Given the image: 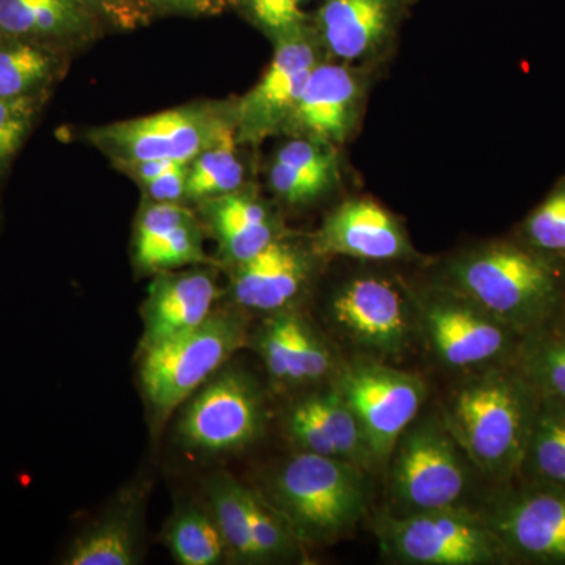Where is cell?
Masks as SVG:
<instances>
[{
  "instance_id": "6da1fadb",
  "label": "cell",
  "mask_w": 565,
  "mask_h": 565,
  "mask_svg": "<svg viewBox=\"0 0 565 565\" xmlns=\"http://www.w3.org/2000/svg\"><path fill=\"white\" fill-rule=\"evenodd\" d=\"M539 399L515 360L463 382L449 396L444 419L475 470L509 486L520 478Z\"/></svg>"
},
{
  "instance_id": "7a4b0ae2",
  "label": "cell",
  "mask_w": 565,
  "mask_h": 565,
  "mask_svg": "<svg viewBox=\"0 0 565 565\" xmlns=\"http://www.w3.org/2000/svg\"><path fill=\"white\" fill-rule=\"evenodd\" d=\"M446 286L523 338L563 315L565 262L516 237L492 241L456 256Z\"/></svg>"
},
{
  "instance_id": "3957f363",
  "label": "cell",
  "mask_w": 565,
  "mask_h": 565,
  "mask_svg": "<svg viewBox=\"0 0 565 565\" xmlns=\"http://www.w3.org/2000/svg\"><path fill=\"white\" fill-rule=\"evenodd\" d=\"M267 501L297 541L332 544L352 533L366 514V479L343 460L300 451L275 471Z\"/></svg>"
},
{
  "instance_id": "277c9868",
  "label": "cell",
  "mask_w": 565,
  "mask_h": 565,
  "mask_svg": "<svg viewBox=\"0 0 565 565\" xmlns=\"http://www.w3.org/2000/svg\"><path fill=\"white\" fill-rule=\"evenodd\" d=\"M390 494L396 515L463 505L471 487L470 462L444 416L416 418L390 457Z\"/></svg>"
},
{
  "instance_id": "5b68a950",
  "label": "cell",
  "mask_w": 565,
  "mask_h": 565,
  "mask_svg": "<svg viewBox=\"0 0 565 565\" xmlns=\"http://www.w3.org/2000/svg\"><path fill=\"white\" fill-rule=\"evenodd\" d=\"M375 535L386 561L404 565H494L512 563L500 539L465 505L386 514L375 523Z\"/></svg>"
},
{
  "instance_id": "8992f818",
  "label": "cell",
  "mask_w": 565,
  "mask_h": 565,
  "mask_svg": "<svg viewBox=\"0 0 565 565\" xmlns=\"http://www.w3.org/2000/svg\"><path fill=\"white\" fill-rule=\"evenodd\" d=\"M247 321L237 310L212 311L206 321L145 351L140 377L148 399L170 412L244 348Z\"/></svg>"
},
{
  "instance_id": "52a82bcc",
  "label": "cell",
  "mask_w": 565,
  "mask_h": 565,
  "mask_svg": "<svg viewBox=\"0 0 565 565\" xmlns=\"http://www.w3.org/2000/svg\"><path fill=\"white\" fill-rule=\"evenodd\" d=\"M418 330L449 370H487L515 362L523 338L473 300L444 286L414 299Z\"/></svg>"
},
{
  "instance_id": "ba28073f",
  "label": "cell",
  "mask_w": 565,
  "mask_h": 565,
  "mask_svg": "<svg viewBox=\"0 0 565 565\" xmlns=\"http://www.w3.org/2000/svg\"><path fill=\"white\" fill-rule=\"evenodd\" d=\"M232 128L233 109L191 104L99 126L87 137L115 166L150 159L191 163Z\"/></svg>"
},
{
  "instance_id": "9c48e42d",
  "label": "cell",
  "mask_w": 565,
  "mask_h": 565,
  "mask_svg": "<svg viewBox=\"0 0 565 565\" xmlns=\"http://www.w3.org/2000/svg\"><path fill=\"white\" fill-rule=\"evenodd\" d=\"M334 388L355 415L375 465L388 462L394 446L418 418L427 394L419 375L382 360L348 364L338 373Z\"/></svg>"
},
{
  "instance_id": "30bf717a",
  "label": "cell",
  "mask_w": 565,
  "mask_h": 565,
  "mask_svg": "<svg viewBox=\"0 0 565 565\" xmlns=\"http://www.w3.org/2000/svg\"><path fill=\"white\" fill-rule=\"evenodd\" d=\"M334 326L356 349L375 356L403 355L418 329L415 303L390 278L359 277L334 294Z\"/></svg>"
},
{
  "instance_id": "8fae6325",
  "label": "cell",
  "mask_w": 565,
  "mask_h": 565,
  "mask_svg": "<svg viewBox=\"0 0 565 565\" xmlns=\"http://www.w3.org/2000/svg\"><path fill=\"white\" fill-rule=\"evenodd\" d=\"M264 423L258 385L244 371L228 370L193 397L182 415L180 435L199 451H239L262 435Z\"/></svg>"
},
{
  "instance_id": "7c38bea8",
  "label": "cell",
  "mask_w": 565,
  "mask_h": 565,
  "mask_svg": "<svg viewBox=\"0 0 565 565\" xmlns=\"http://www.w3.org/2000/svg\"><path fill=\"white\" fill-rule=\"evenodd\" d=\"M482 515L512 563L565 564V490L509 484Z\"/></svg>"
},
{
  "instance_id": "4fadbf2b",
  "label": "cell",
  "mask_w": 565,
  "mask_h": 565,
  "mask_svg": "<svg viewBox=\"0 0 565 565\" xmlns=\"http://www.w3.org/2000/svg\"><path fill=\"white\" fill-rule=\"evenodd\" d=\"M318 63V50L302 31L278 39L262 79L233 107L237 140L258 145L281 134Z\"/></svg>"
},
{
  "instance_id": "5bb4252c",
  "label": "cell",
  "mask_w": 565,
  "mask_h": 565,
  "mask_svg": "<svg viewBox=\"0 0 565 565\" xmlns=\"http://www.w3.org/2000/svg\"><path fill=\"white\" fill-rule=\"evenodd\" d=\"M313 252L362 262H399L416 255L401 222L370 199L345 200L330 212L316 234Z\"/></svg>"
},
{
  "instance_id": "9a60e30c",
  "label": "cell",
  "mask_w": 565,
  "mask_h": 565,
  "mask_svg": "<svg viewBox=\"0 0 565 565\" xmlns=\"http://www.w3.org/2000/svg\"><path fill=\"white\" fill-rule=\"evenodd\" d=\"M360 103L362 85L355 73L340 63L319 62L281 134L332 147L343 143L359 118Z\"/></svg>"
},
{
  "instance_id": "2e32d148",
  "label": "cell",
  "mask_w": 565,
  "mask_h": 565,
  "mask_svg": "<svg viewBox=\"0 0 565 565\" xmlns=\"http://www.w3.org/2000/svg\"><path fill=\"white\" fill-rule=\"evenodd\" d=\"M311 269L310 255L280 236L258 255L233 266V300L245 310L278 313L303 292Z\"/></svg>"
},
{
  "instance_id": "e0dca14e",
  "label": "cell",
  "mask_w": 565,
  "mask_h": 565,
  "mask_svg": "<svg viewBox=\"0 0 565 565\" xmlns=\"http://www.w3.org/2000/svg\"><path fill=\"white\" fill-rule=\"evenodd\" d=\"M217 297V282L210 273L162 270L143 305V351L206 321Z\"/></svg>"
},
{
  "instance_id": "ac0fdd59",
  "label": "cell",
  "mask_w": 565,
  "mask_h": 565,
  "mask_svg": "<svg viewBox=\"0 0 565 565\" xmlns=\"http://www.w3.org/2000/svg\"><path fill=\"white\" fill-rule=\"evenodd\" d=\"M202 204L203 215L226 263L247 262L281 236L280 225L252 188H241Z\"/></svg>"
},
{
  "instance_id": "d6986e66",
  "label": "cell",
  "mask_w": 565,
  "mask_h": 565,
  "mask_svg": "<svg viewBox=\"0 0 565 565\" xmlns=\"http://www.w3.org/2000/svg\"><path fill=\"white\" fill-rule=\"evenodd\" d=\"M396 0H327L318 22L327 50L338 61L371 57L393 29Z\"/></svg>"
},
{
  "instance_id": "ffe728a7",
  "label": "cell",
  "mask_w": 565,
  "mask_h": 565,
  "mask_svg": "<svg viewBox=\"0 0 565 565\" xmlns=\"http://www.w3.org/2000/svg\"><path fill=\"white\" fill-rule=\"evenodd\" d=\"M258 348L274 381L308 384L318 362L319 341L302 316L288 310L274 313L259 333Z\"/></svg>"
},
{
  "instance_id": "44dd1931",
  "label": "cell",
  "mask_w": 565,
  "mask_h": 565,
  "mask_svg": "<svg viewBox=\"0 0 565 565\" xmlns=\"http://www.w3.org/2000/svg\"><path fill=\"white\" fill-rule=\"evenodd\" d=\"M79 0H0V35L46 44L84 32Z\"/></svg>"
},
{
  "instance_id": "7402d4cb",
  "label": "cell",
  "mask_w": 565,
  "mask_h": 565,
  "mask_svg": "<svg viewBox=\"0 0 565 565\" xmlns=\"http://www.w3.org/2000/svg\"><path fill=\"white\" fill-rule=\"evenodd\" d=\"M520 481L565 490V401L542 394Z\"/></svg>"
},
{
  "instance_id": "603a6c76",
  "label": "cell",
  "mask_w": 565,
  "mask_h": 565,
  "mask_svg": "<svg viewBox=\"0 0 565 565\" xmlns=\"http://www.w3.org/2000/svg\"><path fill=\"white\" fill-rule=\"evenodd\" d=\"M57 65L46 44L0 35V98L41 95Z\"/></svg>"
},
{
  "instance_id": "cb8c5ba5",
  "label": "cell",
  "mask_w": 565,
  "mask_h": 565,
  "mask_svg": "<svg viewBox=\"0 0 565 565\" xmlns=\"http://www.w3.org/2000/svg\"><path fill=\"white\" fill-rule=\"evenodd\" d=\"M516 364L539 393L565 401V319L563 316L523 337Z\"/></svg>"
},
{
  "instance_id": "d4e9b609",
  "label": "cell",
  "mask_w": 565,
  "mask_h": 565,
  "mask_svg": "<svg viewBox=\"0 0 565 565\" xmlns=\"http://www.w3.org/2000/svg\"><path fill=\"white\" fill-rule=\"evenodd\" d=\"M237 143L236 128L228 129L189 163L185 200L202 203L243 188L244 167L237 159Z\"/></svg>"
},
{
  "instance_id": "484cf974",
  "label": "cell",
  "mask_w": 565,
  "mask_h": 565,
  "mask_svg": "<svg viewBox=\"0 0 565 565\" xmlns=\"http://www.w3.org/2000/svg\"><path fill=\"white\" fill-rule=\"evenodd\" d=\"M308 399L313 405L337 459L351 463L362 471L373 468L375 465L373 455L367 448L360 424L334 385L327 392L315 394Z\"/></svg>"
},
{
  "instance_id": "4316f807",
  "label": "cell",
  "mask_w": 565,
  "mask_h": 565,
  "mask_svg": "<svg viewBox=\"0 0 565 565\" xmlns=\"http://www.w3.org/2000/svg\"><path fill=\"white\" fill-rule=\"evenodd\" d=\"M247 487L230 476H221L210 484L212 519L221 531L226 548L241 559L259 563L248 519Z\"/></svg>"
},
{
  "instance_id": "83f0119b",
  "label": "cell",
  "mask_w": 565,
  "mask_h": 565,
  "mask_svg": "<svg viewBox=\"0 0 565 565\" xmlns=\"http://www.w3.org/2000/svg\"><path fill=\"white\" fill-rule=\"evenodd\" d=\"M70 565H132L137 563L131 515L114 514L74 544Z\"/></svg>"
},
{
  "instance_id": "f1b7e54d",
  "label": "cell",
  "mask_w": 565,
  "mask_h": 565,
  "mask_svg": "<svg viewBox=\"0 0 565 565\" xmlns=\"http://www.w3.org/2000/svg\"><path fill=\"white\" fill-rule=\"evenodd\" d=\"M167 544L182 565L218 564L226 550L214 519L199 509H188L174 519Z\"/></svg>"
},
{
  "instance_id": "f546056e",
  "label": "cell",
  "mask_w": 565,
  "mask_h": 565,
  "mask_svg": "<svg viewBox=\"0 0 565 565\" xmlns=\"http://www.w3.org/2000/svg\"><path fill=\"white\" fill-rule=\"evenodd\" d=\"M515 237L534 250L565 262V174L523 218Z\"/></svg>"
},
{
  "instance_id": "4dcf8cb0",
  "label": "cell",
  "mask_w": 565,
  "mask_h": 565,
  "mask_svg": "<svg viewBox=\"0 0 565 565\" xmlns=\"http://www.w3.org/2000/svg\"><path fill=\"white\" fill-rule=\"evenodd\" d=\"M193 221H196L193 212L180 203L151 202L145 204L136 230V259L139 266H145L152 252L170 233Z\"/></svg>"
},
{
  "instance_id": "1f68e13d",
  "label": "cell",
  "mask_w": 565,
  "mask_h": 565,
  "mask_svg": "<svg viewBox=\"0 0 565 565\" xmlns=\"http://www.w3.org/2000/svg\"><path fill=\"white\" fill-rule=\"evenodd\" d=\"M41 103V95L0 98V178L28 139Z\"/></svg>"
},
{
  "instance_id": "d6a6232c",
  "label": "cell",
  "mask_w": 565,
  "mask_h": 565,
  "mask_svg": "<svg viewBox=\"0 0 565 565\" xmlns=\"http://www.w3.org/2000/svg\"><path fill=\"white\" fill-rule=\"evenodd\" d=\"M204 262L202 232L199 222L185 223L170 233L161 245L152 252L143 269L172 270L177 267L189 266Z\"/></svg>"
},
{
  "instance_id": "836d02e7",
  "label": "cell",
  "mask_w": 565,
  "mask_h": 565,
  "mask_svg": "<svg viewBox=\"0 0 565 565\" xmlns=\"http://www.w3.org/2000/svg\"><path fill=\"white\" fill-rule=\"evenodd\" d=\"M269 184L273 191L288 204H310L326 195L334 182L300 172L278 161L270 163Z\"/></svg>"
},
{
  "instance_id": "e575fe53",
  "label": "cell",
  "mask_w": 565,
  "mask_h": 565,
  "mask_svg": "<svg viewBox=\"0 0 565 565\" xmlns=\"http://www.w3.org/2000/svg\"><path fill=\"white\" fill-rule=\"evenodd\" d=\"M255 20L275 39L302 31L300 0H248Z\"/></svg>"
},
{
  "instance_id": "d590c367",
  "label": "cell",
  "mask_w": 565,
  "mask_h": 565,
  "mask_svg": "<svg viewBox=\"0 0 565 565\" xmlns=\"http://www.w3.org/2000/svg\"><path fill=\"white\" fill-rule=\"evenodd\" d=\"M189 163H181L170 172L141 184L151 202L180 203L188 191Z\"/></svg>"
},
{
  "instance_id": "8d00e7d4",
  "label": "cell",
  "mask_w": 565,
  "mask_h": 565,
  "mask_svg": "<svg viewBox=\"0 0 565 565\" xmlns=\"http://www.w3.org/2000/svg\"><path fill=\"white\" fill-rule=\"evenodd\" d=\"M85 9H95L111 14V17L128 20L132 17V9L137 0H79Z\"/></svg>"
},
{
  "instance_id": "74e56055",
  "label": "cell",
  "mask_w": 565,
  "mask_h": 565,
  "mask_svg": "<svg viewBox=\"0 0 565 565\" xmlns=\"http://www.w3.org/2000/svg\"><path fill=\"white\" fill-rule=\"evenodd\" d=\"M173 10L193 11V13H211L222 0H152Z\"/></svg>"
},
{
  "instance_id": "f35d334b",
  "label": "cell",
  "mask_w": 565,
  "mask_h": 565,
  "mask_svg": "<svg viewBox=\"0 0 565 565\" xmlns=\"http://www.w3.org/2000/svg\"><path fill=\"white\" fill-rule=\"evenodd\" d=\"M561 316H563V318L565 319V303H564L563 315H561Z\"/></svg>"
}]
</instances>
